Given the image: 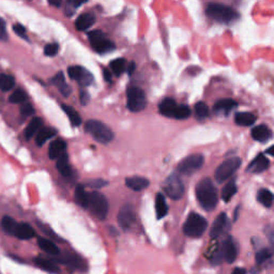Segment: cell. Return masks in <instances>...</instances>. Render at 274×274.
<instances>
[{
	"label": "cell",
	"mask_w": 274,
	"mask_h": 274,
	"mask_svg": "<svg viewBox=\"0 0 274 274\" xmlns=\"http://www.w3.org/2000/svg\"><path fill=\"white\" fill-rule=\"evenodd\" d=\"M57 169L58 172H59L63 177L69 178L72 176V169L71 166L69 164V156L68 154L64 152L60 158L57 159Z\"/></svg>",
	"instance_id": "obj_23"
},
{
	"label": "cell",
	"mask_w": 274,
	"mask_h": 274,
	"mask_svg": "<svg viewBox=\"0 0 274 274\" xmlns=\"http://www.w3.org/2000/svg\"><path fill=\"white\" fill-rule=\"evenodd\" d=\"M95 23V16L92 13H85L81 16H78L75 22V27L77 30L84 31L89 29L91 26Z\"/></svg>",
	"instance_id": "obj_20"
},
{
	"label": "cell",
	"mask_w": 274,
	"mask_h": 274,
	"mask_svg": "<svg viewBox=\"0 0 274 274\" xmlns=\"http://www.w3.org/2000/svg\"><path fill=\"white\" fill-rule=\"evenodd\" d=\"M75 200L81 207H83V208L88 207V193L86 192L84 185H82V184L76 186Z\"/></svg>",
	"instance_id": "obj_33"
},
{
	"label": "cell",
	"mask_w": 274,
	"mask_h": 274,
	"mask_svg": "<svg viewBox=\"0 0 274 274\" xmlns=\"http://www.w3.org/2000/svg\"><path fill=\"white\" fill-rule=\"evenodd\" d=\"M221 251H222V254H223L224 259L227 263L232 264L234 260L237 259L238 249H237V245H236V243H234L232 237H227L223 241Z\"/></svg>",
	"instance_id": "obj_13"
},
{
	"label": "cell",
	"mask_w": 274,
	"mask_h": 274,
	"mask_svg": "<svg viewBox=\"0 0 274 274\" xmlns=\"http://www.w3.org/2000/svg\"><path fill=\"white\" fill-rule=\"evenodd\" d=\"M85 130L101 143H108L114 139V133L106 125L97 120H89L86 122Z\"/></svg>",
	"instance_id": "obj_4"
},
{
	"label": "cell",
	"mask_w": 274,
	"mask_h": 274,
	"mask_svg": "<svg viewBox=\"0 0 274 274\" xmlns=\"http://www.w3.org/2000/svg\"><path fill=\"white\" fill-rule=\"evenodd\" d=\"M266 234H267V237H268L269 241H270L271 244H272V249L271 250L274 253V228L273 227H268V228H267Z\"/></svg>",
	"instance_id": "obj_46"
},
{
	"label": "cell",
	"mask_w": 274,
	"mask_h": 274,
	"mask_svg": "<svg viewBox=\"0 0 274 274\" xmlns=\"http://www.w3.org/2000/svg\"><path fill=\"white\" fill-rule=\"evenodd\" d=\"M66 149H67V143L63 139L54 140L49 146V150H48L49 158L51 160H56L58 158H60V156L66 152Z\"/></svg>",
	"instance_id": "obj_18"
},
{
	"label": "cell",
	"mask_w": 274,
	"mask_h": 274,
	"mask_svg": "<svg viewBox=\"0 0 274 274\" xmlns=\"http://www.w3.org/2000/svg\"><path fill=\"white\" fill-rule=\"evenodd\" d=\"M241 165V160L239 158H231L224 161L215 171V180L219 183H223L226 180L229 179L234 172L238 171Z\"/></svg>",
	"instance_id": "obj_8"
},
{
	"label": "cell",
	"mask_w": 274,
	"mask_h": 274,
	"mask_svg": "<svg viewBox=\"0 0 274 274\" xmlns=\"http://www.w3.org/2000/svg\"><path fill=\"white\" fill-rule=\"evenodd\" d=\"M228 227V218L225 213H221L219 217L213 222L210 229V237L212 239H217L223 234Z\"/></svg>",
	"instance_id": "obj_14"
},
{
	"label": "cell",
	"mask_w": 274,
	"mask_h": 274,
	"mask_svg": "<svg viewBox=\"0 0 274 274\" xmlns=\"http://www.w3.org/2000/svg\"><path fill=\"white\" fill-rule=\"evenodd\" d=\"M106 184H107V182L102 180V179H96V180H92V181L89 182V186L93 187V188H100V187L106 185Z\"/></svg>",
	"instance_id": "obj_45"
},
{
	"label": "cell",
	"mask_w": 274,
	"mask_h": 274,
	"mask_svg": "<svg viewBox=\"0 0 274 274\" xmlns=\"http://www.w3.org/2000/svg\"><path fill=\"white\" fill-rule=\"evenodd\" d=\"M88 37L93 49L100 54L109 53V51L114 50L116 47L115 44L110 40H108L105 35L100 30H93L89 32Z\"/></svg>",
	"instance_id": "obj_9"
},
{
	"label": "cell",
	"mask_w": 274,
	"mask_h": 274,
	"mask_svg": "<svg viewBox=\"0 0 274 274\" xmlns=\"http://www.w3.org/2000/svg\"><path fill=\"white\" fill-rule=\"evenodd\" d=\"M36 264L38 267H40L41 269L50 272V273H58L59 272V268H58V266L56 264H54L51 260L43 258V257H39L36 260Z\"/></svg>",
	"instance_id": "obj_30"
},
{
	"label": "cell",
	"mask_w": 274,
	"mask_h": 274,
	"mask_svg": "<svg viewBox=\"0 0 274 274\" xmlns=\"http://www.w3.org/2000/svg\"><path fill=\"white\" fill-rule=\"evenodd\" d=\"M48 3L50 5H53V6H56V8H59V6L61 5L62 3V0H47Z\"/></svg>",
	"instance_id": "obj_50"
},
{
	"label": "cell",
	"mask_w": 274,
	"mask_h": 274,
	"mask_svg": "<svg viewBox=\"0 0 274 274\" xmlns=\"http://www.w3.org/2000/svg\"><path fill=\"white\" fill-rule=\"evenodd\" d=\"M59 50V45L57 43H49L44 48V54L46 56H55Z\"/></svg>",
	"instance_id": "obj_42"
},
{
	"label": "cell",
	"mask_w": 274,
	"mask_h": 274,
	"mask_svg": "<svg viewBox=\"0 0 274 274\" xmlns=\"http://www.w3.org/2000/svg\"><path fill=\"white\" fill-rule=\"evenodd\" d=\"M135 71V63L134 62H131L129 64V67H128V72H129V74L131 75L133 74V72Z\"/></svg>",
	"instance_id": "obj_52"
},
{
	"label": "cell",
	"mask_w": 274,
	"mask_h": 274,
	"mask_svg": "<svg viewBox=\"0 0 274 274\" xmlns=\"http://www.w3.org/2000/svg\"><path fill=\"white\" fill-rule=\"evenodd\" d=\"M257 199L260 204H263L265 207H271L274 201V195L272 192H270L267 188H262L258 191Z\"/></svg>",
	"instance_id": "obj_31"
},
{
	"label": "cell",
	"mask_w": 274,
	"mask_h": 274,
	"mask_svg": "<svg viewBox=\"0 0 274 274\" xmlns=\"http://www.w3.org/2000/svg\"><path fill=\"white\" fill-rule=\"evenodd\" d=\"M208 227V223L205 218L198 213L192 212L188 214L186 222L183 226V231L187 237L199 238L204 234Z\"/></svg>",
	"instance_id": "obj_3"
},
{
	"label": "cell",
	"mask_w": 274,
	"mask_h": 274,
	"mask_svg": "<svg viewBox=\"0 0 274 274\" xmlns=\"http://www.w3.org/2000/svg\"><path fill=\"white\" fill-rule=\"evenodd\" d=\"M237 193V184L234 180H231L228 182V183L224 186L223 190H222V199H223L225 203L229 201L234 194Z\"/></svg>",
	"instance_id": "obj_34"
},
{
	"label": "cell",
	"mask_w": 274,
	"mask_h": 274,
	"mask_svg": "<svg viewBox=\"0 0 274 274\" xmlns=\"http://www.w3.org/2000/svg\"><path fill=\"white\" fill-rule=\"evenodd\" d=\"M62 109H63V112L68 115L69 119L71 120L72 125H73L74 127H78V126L82 125L81 116L73 107L66 105V104H62Z\"/></svg>",
	"instance_id": "obj_32"
},
{
	"label": "cell",
	"mask_w": 274,
	"mask_h": 274,
	"mask_svg": "<svg viewBox=\"0 0 274 274\" xmlns=\"http://www.w3.org/2000/svg\"><path fill=\"white\" fill-rule=\"evenodd\" d=\"M6 32H5V24L3 19L0 17V40H5Z\"/></svg>",
	"instance_id": "obj_47"
},
{
	"label": "cell",
	"mask_w": 274,
	"mask_h": 274,
	"mask_svg": "<svg viewBox=\"0 0 274 274\" xmlns=\"http://www.w3.org/2000/svg\"><path fill=\"white\" fill-rule=\"evenodd\" d=\"M234 122L239 126L250 127L256 122V117L251 113H238L234 116Z\"/></svg>",
	"instance_id": "obj_26"
},
{
	"label": "cell",
	"mask_w": 274,
	"mask_h": 274,
	"mask_svg": "<svg viewBox=\"0 0 274 274\" xmlns=\"http://www.w3.org/2000/svg\"><path fill=\"white\" fill-rule=\"evenodd\" d=\"M42 126H43V120L41 118H39V117H35V118L30 121L28 127L25 130L26 138L27 139L32 138V137L35 136V134L38 133L39 130L41 129Z\"/></svg>",
	"instance_id": "obj_27"
},
{
	"label": "cell",
	"mask_w": 274,
	"mask_h": 274,
	"mask_svg": "<svg viewBox=\"0 0 274 274\" xmlns=\"http://www.w3.org/2000/svg\"><path fill=\"white\" fill-rule=\"evenodd\" d=\"M68 73L72 80L78 82L82 86H89V85H91L93 82L92 74L82 67H78V66L70 67L68 69Z\"/></svg>",
	"instance_id": "obj_12"
},
{
	"label": "cell",
	"mask_w": 274,
	"mask_h": 274,
	"mask_svg": "<svg viewBox=\"0 0 274 274\" xmlns=\"http://www.w3.org/2000/svg\"><path fill=\"white\" fill-rule=\"evenodd\" d=\"M14 236L17 237L18 239L28 240V239L34 238L36 236V232L34 230V228H32L29 224L18 223Z\"/></svg>",
	"instance_id": "obj_22"
},
{
	"label": "cell",
	"mask_w": 274,
	"mask_h": 274,
	"mask_svg": "<svg viewBox=\"0 0 274 274\" xmlns=\"http://www.w3.org/2000/svg\"><path fill=\"white\" fill-rule=\"evenodd\" d=\"M206 13L208 17L222 24H229L236 21L239 17L238 12L236 10H233L230 6L225 5L223 3L217 2L209 3L206 9Z\"/></svg>",
	"instance_id": "obj_2"
},
{
	"label": "cell",
	"mask_w": 274,
	"mask_h": 274,
	"mask_svg": "<svg viewBox=\"0 0 274 274\" xmlns=\"http://www.w3.org/2000/svg\"><path fill=\"white\" fill-rule=\"evenodd\" d=\"M231 274H246V273H245V270L242 268H236L232 271Z\"/></svg>",
	"instance_id": "obj_53"
},
{
	"label": "cell",
	"mask_w": 274,
	"mask_h": 274,
	"mask_svg": "<svg viewBox=\"0 0 274 274\" xmlns=\"http://www.w3.org/2000/svg\"><path fill=\"white\" fill-rule=\"evenodd\" d=\"M13 30H14V32L17 36L23 38L24 40H28L27 35H26V28L24 27L23 25H21V24L14 25V26H13Z\"/></svg>",
	"instance_id": "obj_43"
},
{
	"label": "cell",
	"mask_w": 274,
	"mask_h": 274,
	"mask_svg": "<svg viewBox=\"0 0 274 274\" xmlns=\"http://www.w3.org/2000/svg\"><path fill=\"white\" fill-rule=\"evenodd\" d=\"M195 115L198 119H206L209 117V107L205 102H198L195 105Z\"/></svg>",
	"instance_id": "obj_38"
},
{
	"label": "cell",
	"mask_w": 274,
	"mask_h": 274,
	"mask_svg": "<svg viewBox=\"0 0 274 274\" xmlns=\"http://www.w3.org/2000/svg\"><path fill=\"white\" fill-rule=\"evenodd\" d=\"M163 190L169 198L173 200L180 199L184 194V185L183 182L180 179L178 175L173 174L165 180L163 184Z\"/></svg>",
	"instance_id": "obj_7"
},
{
	"label": "cell",
	"mask_w": 274,
	"mask_h": 274,
	"mask_svg": "<svg viewBox=\"0 0 274 274\" xmlns=\"http://www.w3.org/2000/svg\"><path fill=\"white\" fill-rule=\"evenodd\" d=\"M205 163L204 156L201 154H192L182 160L178 165V172L184 175H192L203 167Z\"/></svg>",
	"instance_id": "obj_10"
},
{
	"label": "cell",
	"mask_w": 274,
	"mask_h": 274,
	"mask_svg": "<svg viewBox=\"0 0 274 274\" xmlns=\"http://www.w3.org/2000/svg\"><path fill=\"white\" fill-rule=\"evenodd\" d=\"M56 133H57V131L53 128H43L37 134L36 141L39 146H43L44 143L46 142L49 138L54 137L56 135Z\"/></svg>",
	"instance_id": "obj_28"
},
{
	"label": "cell",
	"mask_w": 274,
	"mask_h": 274,
	"mask_svg": "<svg viewBox=\"0 0 274 274\" xmlns=\"http://www.w3.org/2000/svg\"><path fill=\"white\" fill-rule=\"evenodd\" d=\"M21 113L23 116H26V117H28V116H32V115H35V108L32 107L31 104L29 103H26L24 104V105L21 107Z\"/></svg>",
	"instance_id": "obj_44"
},
{
	"label": "cell",
	"mask_w": 274,
	"mask_h": 274,
	"mask_svg": "<svg viewBox=\"0 0 274 274\" xmlns=\"http://www.w3.org/2000/svg\"><path fill=\"white\" fill-rule=\"evenodd\" d=\"M110 69L113 70V73L117 76H120L125 70L127 69V61L123 58H118L110 62Z\"/></svg>",
	"instance_id": "obj_36"
},
{
	"label": "cell",
	"mask_w": 274,
	"mask_h": 274,
	"mask_svg": "<svg viewBox=\"0 0 274 274\" xmlns=\"http://www.w3.org/2000/svg\"><path fill=\"white\" fill-rule=\"evenodd\" d=\"M252 137L257 141L266 142L272 137V132L267 126H257L255 128H253L252 130Z\"/></svg>",
	"instance_id": "obj_19"
},
{
	"label": "cell",
	"mask_w": 274,
	"mask_h": 274,
	"mask_svg": "<svg viewBox=\"0 0 274 274\" xmlns=\"http://www.w3.org/2000/svg\"><path fill=\"white\" fill-rule=\"evenodd\" d=\"M104 78H105V81L108 83L112 82V73L106 69H104Z\"/></svg>",
	"instance_id": "obj_51"
},
{
	"label": "cell",
	"mask_w": 274,
	"mask_h": 274,
	"mask_svg": "<svg viewBox=\"0 0 274 274\" xmlns=\"http://www.w3.org/2000/svg\"><path fill=\"white\" fill-rule=\"evenodd\" d=\"M196 197L201 208L207 211H211L217 207L219 200L218 191L210 179L205 178L198 182L196 186Z\"/></svg>",
	"instance_id": "obj_1"
},
{
	"label": "cell",
	"mask_w": 274,
	"mask_h": 274,
	"mask_svg": "<svg viewBox=\"0 0 274 274\" xmlns=\"http://www.w3.org/2000/svg\"><path fill=\"white\" fill-rule=\"evenodd\" d=\"M266 152L268 153V154H270V155H272V156H274V145H273L272 147H270V148L267 149V151H266Z\"/></svg>",
	"instance_id": "obj_54"
},
{
	"label": "cell",
	"mask_w": 274,
	"mask_h": 274,
	"mask_svg": "<svg viewBox=\"0 0 274 274\" xmlns=\"http://www.w3.org/2000/svg\"><path fill=\"white\" fill-rule=\"evenodd\" d=\"M155 213H156V218L159 220L166 217V214L168 213V207L166 204L165 197L163 196L161 193L156 194V197H155Z\"/></svg>",
	"instance_id": "obj_24"
},
{
	"label": "cell",
	"mask_w": 274,
	"mask_h": 274,
	"mask_svg": "<svg viewBox=\"0 0 274 274\" xmlns=\"http://www.w3.org/2000/svg\"><path fill=\"white\" fill-rule=\"evenodd\" d=\"M88 0H68V4L70 6H74V8H78L81 6L83 3L87 2Z\"/></svg>",
	"instance_id": "obj_49"
},
{
	"label": "cell",
	"mask_w": 274,
	"mask_h": 274,
	"mask_svg": "<svg viewBox=\"0 0 274 274\" xmlns=\"http://www.w3.org/2000/svg\"><path fill=\"white\" fill-rule=\"evenodd\" d=\"M15 85L14 77L9 74H2L0 75V89L2 91H9L11 90Z\"/></svg>",
	"instance_id": "obj_37"
},
{
	"label": "cell",
	"mask_w": 274,
	"mask_h": 274,
	"mask_svg": "<svg viewBox=\"0 0 274 274\" xmlns=\"http://www.w3.org/2000/svg\"><path fill=\"white\" fill-rule=\"evenodd\" d=\"M9 100L11 103H15V104L23 103L26 100V94L23 90H16L10 95Z\"/></svg>",
	"instance_id": "obj_41"
},
{
	"label": "cell",
	"mask_w": 274,
	"mask_h": 274,
	"mask_svg": "<svg viewBox=\"0 0 274 274\" xmlns=\"http://www.w3.org/2000/svg\"><path fill=\"white\" fill-rule=\"evenodd\" d=\"M95 218L104 220L108 213V201L103 194L99 192L88 193V207Z\"/></svg>",
	"instance_id": "obj_5"
},
{
	"label": "cell",
	"mask_w": 274,
	"mask_h": 274,
	"mask_svg": "<svg viewBox=\"0 0 274 274\" xmlns=\"http://www.w3.org/2000/svg\"><path fill=\"white\" fill-rule=\"evenodd\" d=\"M17 224L16 221L14 219H12L10 217H4L1 221V226H2V229L9 234H13L14 236L15 233V230H16V227H17Z\"/></svg>",
	"instance_id": "obj_35"
},
{
	"label": "cell",
	"mask_w": 274,
	"mask_h": 274,
	"mask_svg": "<svg viewBox=\"0 0 274 274\" xmlns=\"http://www.w3.org/2000/svg\"><path fill=\"white\" fill-rule=\"evenodd\" d=\"M269 166H270L269 160L267 159L264 154H258L256 158L250 163V165L247 166L246 171L249 173L259 174L267 171V169L269 168Z\"/></svg>",
	"instance_id": "obj_15"
},
{
	"label": "cell",
	"mask_w": 274,
	"mask_h": 274,
	"mask_svg": "<svg viewBox=\"0 0 274 274\" xmlns=\"http://www.w3.org/2000/svg\"><path fill=\"white\" fill-rule=\"evenodd\" d=\"M128 108L133 113H138L145 109L147 97L143 90L138 87H130L127 91Z\"/></svg>",
	"instance_id": "obj_6"
},
{
	"label": "cell",
	"mask_w": 274,
	"mask_h": 274,
	"mask_svg": "<svg viewBox=\"0 0 274 274\" xmlns=\"http://www.w3.org/2000/svg\"><path fill=\"white\" fill-rule=\"evenodd\" d=\"M38 244L45 253L49 254V255H59V250H58V247L50 240L39 238Z\"/></svg>",
	"instance_id": "obj_29"
},
{
	"label": "cell",
	"mask_w": 274,
	"mask_h": 274,
	"mask_svg": "<svg viewBox=\"0 0 274 274\" xmlns=\"http://www.w3.org/2000/svg\"><path fill=\"white\" fill-rule=\"evenodd\" d=\"M136 222V214L131 205L123 206L118 214V223L122 229L128 230L131 228Z\"/></svg>",
	"instance_id": "obj_11"
},
{
	"label": "cell",
	"mask_w": 274,
	"mask_h": 274,
	"mask_svg": "<svg viewBox=\"0 0 274 274\" xmlns=\"http://www.w3.org/2000/svg\"><path fill=\"white\" fill-rule=\"evenodd\" d=\"M126 184L128 187L131 188V190L139 192V191L145 190L146 187H148L150 182L146 178L138 177V176H134V177H130V178L126 179Z\"/></svg>",
	"instance_id": "obj_17"
},
{
	"label": "cell",
	"mask_w": 274,
	"mask_h": 274,
	"mask_svg": "<svg viewBox=\"0 0 274 274\" xmlns=\"http://www.w3.org/2000/svg\"><path fill=\"white\" fill-rule=\"evenodd\" d=\"M273 252H272V250L270 249H263V250H260L259 252H257V254H256V265L257 266H260V265H263V264H265L266 262H267V260H269L271 257H272V255H273Z\"/></svg>",
	"instance_id": "obj_39"
},
{
	"label": "cell",
	"mask_w": 274,
	"mask_h": 274,
	"mask_svg": "<svg viewBox=\"0 0 274 274\" xmlns=\"http://www.w3.org/2000/svg\"><path fill=\"white\" fill-rule=\"evenodd\" d=\"M237 102L233 101L231 99H223L220 100L217 103L214 104L213 109L215 113H222V114H229L233 108L237 107Z\"/></svg>",
	"instance_id": "obj_21"
},
{
	"label": "cell",
	"mask_w": 274,
	"mask_h": 274,
	"mask_svg": "<svg viewBox=\"0 0 274 274\" xmlns=\"http://www.w3.org/2000/svg\"><path fill=\"white\" fill-rule=\"evenodd\" d=\"M89 99H90V95H89V93L87 92V91L82 90L81 91V103L83 104V105H87L88 102H89Z\"/></svg>",
	"instance_id": "obj_48"
},
{
	"label": "cell",
	"mask_w": 274,
	"mask_h": 274,
	"mask_svg": "<svg viewBox=\"0 0 274 274\" xmlns=\"http://www.w3.org/2000/svg\"><path fill=\"white\" fill-rule=\"evenodd\" d=\"M51 83L55 85V86L58 88V90H59L64 96H68L71 93V88L66 83V80H64V75L62 74V72H59V73H58L56 76L51 78Z\"/></svg>",
	"instance_id": "obj_25"
},
{
	"label": "cell",
	"mask_w": 274,
	"mask_h": 274,
	"mask_svg": "<svg viewBox=\"0 0 274 274\" xmlns=\"http://www.w3.org/2000/svg\"><path fill=\"white\" fill-rule=\"evenodd\" d=\"M178 104L176 103L173 99H164L159 105V109L160 113L165 116V117H169V118H175L176 117V113H177L178 109Z\"/></svg>",
	"instance_id": "obj_16"
},
{
	"label": "cell",
	"mask_w": 274,
	"mask_h": 274,
	"mask_svg": "<svg viewBox=\"0 0 274 274\" xmlns=\"http://www.w3.org/2000/svg\"><path fill=\"white\" fill-rule=\"evenodd\" d=\"M191 116V109L186 105H179L175 119H186Z\"/></svg>",
	"instance_id": "obj_40"
}]
</instances>
